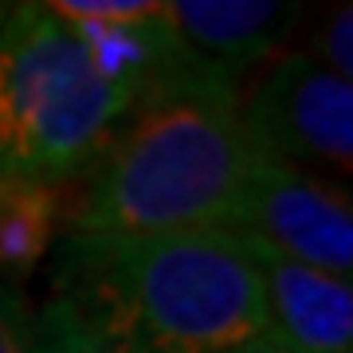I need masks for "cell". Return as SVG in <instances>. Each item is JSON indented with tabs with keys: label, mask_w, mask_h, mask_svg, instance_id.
Listing matches in <instances>:
<instances>
[{
	"label": "cell",
	"mask_w": 353,
	"mask_h": 353,
	"mask_svg": "<svg viewBox=\"0 0 353 353\" xmlns=\"http://www.w3.org/2000/svg\"><path fill=\"white\" fill-rule=\"evenodd\" d=\"M240 99L220 83H181L134 106L90 165L59 243L118 248L181 232H228L263 157L243 126Z\"/></svg>",
	"instance_id": "1"
},
{
	"label": "cell",
	"mask_w": 353,
	"mask_h": 353,
	"mask_svg": "<svg viewBox=\"0 0 353 353\" xmlns=\"http://www.w3.org/2000/svg\"><path fill=\"white\" fill-rule=\"evenodd\" d=\"M55 267V294L130 353H236L267 334L255 259L220 228L118 248L59 243Z\"/></svg>",
	"instance_id": "2"
},
{
	"label": "cell",
	"mask_w": 353,
	"mask_h": 353,
	"mask_svg": "<svg viewBox=\"0 0 353 353\" xmlns=\"http://www.w3.org/2000/svg\"><path fill=\"white\" fill-rule=\"evenodd\" d=\"M134 99L48 0L0 4V173L63 189L90 173Z\"/></svg>",
	"instance_id": "3"
},
{
	"label": "cell",
	"mask_w": 353,
	"mask_h": 353,
	"mask_svg": "<svg viewBox=\"0 0 353 353\" xmlns=\"http://www.w3.org/2000/svg\"><path fill=\"white\" fill-rule=\"evenodd\" d=\"M243 126L267 157L326 181L353 169V83L310 59L279 55L267 75L240 99Z\"/></svg>",
	"instance_id": "4"
},
{
	"label": "cell",
	"mask_w": 353,
	"mask_h": 353,
	"mask_svg": "<svg viewBox=\"0 0 353 353\" xmlns=\"http://www.w3.org/2000/svg\"><path fill=\"white\" fill-rule=\"evenodd\" d=\"M228 232L252 248L314 267L322 275L353 279V201L350 189L306 169L259 157L248 176Z\"/></svg>",
	"instance_id": "5"
},
{
	"label": "cell",
	"mask_w": 353,
	"mask_h": 353,
	"mask_svg": "<svg viewBox=\"0 0 353 353\" xmlns=\"http://www.w3.org/2000/svg\"><path fill=\"white\" fill-rule=\"evenodd\" d=\"M48 8L75 32L99 71L126 90L134 106L181 83H208L185 59L165 0H48Z\"/></svg>",
	"instance_id": "6"
},
{
	"label": "cell",
	"mask_w": 353,
	"mask_h": 353,
	"mask_svg": "<svg viewBox=\"0 0 353 353\" xmlns=\"http://www.w3.org/2000/svg\"><path fill=\"white\" fill-rule=\"evenodd\" d=\"M299 12V4L279 0H165L169 28L189 67L232 90H240L252 67L275 55Z\"/></svg>",
	"instance_id": "7"
},
{
	"label": "cell",
	"mask_w": 353,
	"mask_h": 353,
	"mask_svg": "<svg viewBox=\"0 0 353 353\" xmlns=\"http://www.w3.org/2000/svg\"><path fill=\"white\" fill-rule=\"evenodd\" d=\"M240 240V236H236ZM263 290V338L290 353H353V283L252 248Z\"/></svg>",
	"instance_id": "8"
},
{
	"label": "cell",
	"mask_w": 353,
	"mask_h": 353,
	"mask_svg": "<svg viewBox=\"0 0 353 353\" xmlns=\"http://www.w3.org/2000/svg\"><path fill=\"white\" fill-rule=\"evenodd\" d=\"M63 189L0 173V283L20 287L63 232Z\"/></svg>",
	"instance_id": "9"
},
{
	"label": "cell",
	"mask_w": 353,
	"mask_h": 353,
	"mask_svg": "<svg viewBox=\"0 0 353 353\" xmlns=\"http://www.w3.org/2000/svg\"><path fill=\"white\" fill-rule=\"evenodd\" d=\"M36 322H39V353H130L106 334H99L59 294H51L48 303L39 306Z\"/></svg>",
	"instance_id": "10"
},
{
	"label": "cell",
	"mask_w": 353,
	"mask_h": 353,
	"mask_svg": "<svg viewBox=\"0 0 353 353\" xmlns=\"http://www.w3.org/2000/svg\"><path fill=\"white\" fill-rule=\"evenodd\" d=\"M0 353H39L36 306L8 283H0Z\"/></svg>",
	"instance_id": "11"
},
{
	"label": "cell",
	"mask_w": 353,
	"mask_h": 353,
	"mask_svg": "<svg viewBox=\"0 0 353 353\" xmlns=\"http://www.w3.org/2000/svg\"><path fill=\"white\" fill-rule=\"evenodd\" d=\"M353 8L350 4H341L338 12H330L326 28L318 32V48L310 51V59L334 71L338 79H350L353 75Z\"/></svg>",
	"instance_id": "12"
},
{
	"label": "cell",
	"mask_w": 353,
	"mask_h": 353,
	"mask_svg": "<svg viewBox=\"0 0 353 353\" xmlns=\"http://www.w3.org/2000/svg\"><path fill=\"white\" fill-rule=\"evenodd\" d=\"M236 353H290V350L275 345L271 338H259V341H252V345H243V350H236Z\"/></svg>",
	"instance_id": "13"
}]
</instances>
